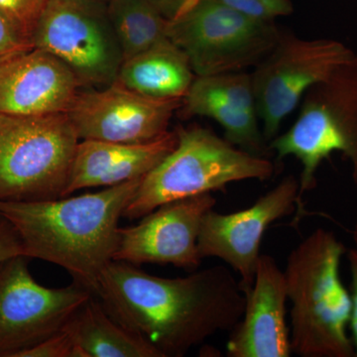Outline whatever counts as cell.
<instances>
[{
	"mask_svg": "<svg viewBox=\"0 0 357 357\" xmlns=\"http://www.w3.org/2000/svg\"><path fill=\"white\" fill-rule=\"evenodd\" d=\"M95 296L107 314L163 357H183L243 318L245 294L227 267L162 278L123 261L109 263Z\"/></svg>",
	"mask_w": 357,
	"mask_h": 357,
	"instance_id": "6da1fadb",
	"label": "cell"
},
{
	"mask_svg": "<svg viewBox=\"0 0 357 357\" xmlns=\"http://www.w3.org/2000/svg\"><path fill=\"white\" fill-rule=\"evenodd\" d=\"M143 178L82 196L33 202L0 201L30 259L53 263L95 295L98 279L114 260L119 220Z\"/></svg>",
	"mask_w": 357,
	"mask_h": 357,
	"instance_id": "7a4b0ae2",
	"label": "cell"
},
{
	"mask_svg": "<svg viewBox=\"0 0 357 357\" xmlns=\"http://www.w3.org/2000/svg\"><path fill=\"white\" fill-rule=\"evenodd\" d=\"M344 244L318 229L291 251L286 264L291 351L301 357H354L347 333L351 292L340 278Z\"/></svg>",
	"mask_w": 357,
	"mask_h": 357,
	"instance_id": "3957f363",
	"label": "cell"
},
{
	"mask_svg": "<svg viewBox=\"0 0 357 357\" xmlns=\"http://www.w3.org/2000/svg\"><path fill=\"white\" fill-rule=\"evenodd\" d=\"M178 143L170 154L143 178L124 210L136 220L162 204L225 189L230 183L267 181L274 164L239 149L210 129L194 126L176 129Z\"/></svg>",
	"mask_w": 357,
	"mask_h": 357,
	"instance_id": "277c9868",
	"label": "cell"
},
{
	"mask_svg": "<svg viewBox=\"0 0 357 357\" xmlns=\"http://www.w3.org/2000/svg\"><path fill=\"white\" fill-rule=\"evenodd\" d=\"M79 142L67 112L0 114V201L63 198Z\"/></svg>",
	"mask_w": 357,
	"mask_h": 357,
	"instance_id": "5b68a950",
	"label": "cell"
},
{
	"mask_svg": "<svg viewBox=\"0 0 357 357\" xmlns=\"http://www.w3.org/2000/svg\"><path fill=\"white\" fill-rule=\"evenodd\" d=\"M277 161L294 156L302 165L295 222L307 215L304 195L317 185L325 160L340 152L357 162V57L328 81L316 84L302 100L300 114L288 131L271 140Z\"/></svg>",
	"mask_w": 357,
	"mask_h": 357,
	"instance_id": "8992f818",
	"label": "cell"
},
{
	"mask_svg": "<svg viewBox=\"0 0 357 357\" xmlns=\"http://www.w3.org/2000/svg\"><path fill=\"white\" fill-rule=\"evenodd\" d=\"M274 21L255 20L218 0H198L167 35L188 59L196 76L241 72L257 66L280 38Z\"/></svg>",
	"mask_w": 357,
	"mask_h": 357,
	"instance_id": "52a82bcc",
	"label": "cell"
},
{
	"mask_svg": "<svg viewBox=\"0 0 357 357\" xmlns=\"http://www.w3.org/2000/svg\"><path fill=\"white\" fill-rule=\"evenodd\" d=\"M31 42L33 48L62 61L81 88L112 86L123 63L107 2L102 0H49Z\"/></svg>",
	"mask_w": 357,
	"mask_h": 357,
	"instance_id": "ba28073f",
	"label": "cell"
},
{
	"mask_svg": "<svg viewBox=\"0 0 357 357\" xmlns=\"http://www.w3.org/2000/svg\"><path fill=\"white\" fill-rule=\"evenodd\" d=\"M356 57L357 53L342 42L302 39L282 32L251 75L265 139L276 137L282 122L312 86L328 81Z\"/></svg>",
	"mask_w": 357,
	"mask_h": 357,
	"instance_id": "9c48e42d",
	"label": "cell"
},
{
	"mask_svg": "<svg viewBox=\"0 0 357 357\" xmlns=\"http://www.w3.org/2000/svg\"><path fill=\"white\" fill-rule=\"evenodd\" d=\"M29 260L17 255L0 263V357H14L61 332L93 295L75 281L63 288L40 285Z\"/></svg>",
	"mask_w": 357,
	"mask_h": 357,
	"instance_id": "30bf717a",
	"label": "cell"
},
{
	"mask_svg": "<svg viewBox=\"0 0 357 357\" xmlns=\"http://www.w3.org/2000/svg\"><path fill=\"white\" fill-rule=\"evenodd\" d=\"M299 180L284 178L271 191L260 197L255 204L236 213L204 215L198 238L202 259L220 258L241 276L239 285L248 295L255 282L260 257V245L271 223L296 211Z\"/></svg>",
	"mask_w": 357,
	"mask_h": 357,
	"instance_id": "8fae6325",
	"label": "cell"
},
{
	"mask_svg": "<svg viewBox=\"0 0 357 357\" xmlns=\"http://www.w3.org/2000/svg\"><path fill=\"white\" fill-rule=\"evenodd\" d=\"M182 102L141 95L114 83L79 89L67 114L79 140L145 143L168 132Z\"/></svg>",
	"mask_w": 357,
	"mask_h": 357,
	"instance_id": "7c38bea8",
	"label": "cell"
},
{
	"mask_svg": "<svg viewBox=\"0 0 357 357\" xmlns=\"http://www.w3.org/2000/svg\"><path fill=\"white\" fill-rule=\"evenodd\" d=\"M215 204L211 192L178 199L162 204L141 218L138 225L119 227L114 261L137 266L144 263L172 264L196 271L203 260L198 249L202 220Z\"/></svg>",
	"mask_w": 357,
	"mask_h": 357,
	"instance_id": "4fadbf2b",
	"label": "cell"
},
{
	"mask_svg": "<svg viewBox=\"0 0 357 357\" xmlns=\"http://www.w3.org/2000/svg\"><path fill=\"white\" fill-rule=\"evenodd\" d=\"M245 297L243 318L230 332L227 356H290L285 274L272 256L260 255L255 282Z\"/></svg>",
	"mask_w": 357,
	"mask_h": 357,
	"instance_id": "5bb4252c",
	"label": "cell"
},
{
	"mask_svg": "<svg viewBox=\"0 0 357 357\" xmlns=\"http://www.w3.org/2000/svg\"><path fill=\"white\" fill-rule=\"evenodd\" d=\"M79 89L72 70L40 49L31 48L0 61V114L67 112Z\"/></svg>",
	"mask_w": 357,
	"mask_h": 357,
	"instance_id": "9a60e30c",
	"label": "cell"
},
{
	"mask_svg": "<svg viewBox=\"0 0 357 357\" xmlns=\"http://www.w3.org/2000/svg\"><path fill=\"white\" fill-rule=\"evenodd\" d=\"M181 107L185 117L217 121L225 130V139L249 154L267 158L272 152L259 128L251 75L243 70L196 76Z\"/></svg>",
	"mask_w": 357,
	"mask_h": 357,
	"instance_id": "2e32d148",
	"label": "cell"
},
{
	"mask_svg": "<svg viewBox=\"0 0 357 357\" xmlns=\"http://www.w3.org/2000/svg\"><path fill=\"white\" fill-rule=\"evenodd\" d=\"M177 143L176 130L145 143L79 140L64 197L86 188L114 187L144 178L173 151Z\"/></svg>",
	"mask_w": 357,
	"mask_h": 357,
	"instance_id": "e0dca14e",
	"label": "cell"
},
{
	"mask_svg": "<svg viewBox=\"0 0 357 357\" xmlns=\"http://www.w3.org/2000/svg\"><path fill=\"white\" fill-rule=\"evenodd\" d=\"M195 77L184 52L167 38L123 61L115 84L151 98L183 100Z\"/></svg>",
	"mask_w": 357,
	"mask_h": 357,
	"instance_id": "ac0fdd59",
	"label": "cell"
},
{
	"mask_svg": "<svg viewBox=\"0 0 357 357\" xmlns=\"http://www.w3.org/2000/svg\"><path fill=\"white\" fill-rule=\"evenodd\" d=\"M62 331L86 357H163L146 340L114 321L95 295L72 314Z\"/></svg>",
	"mask_w": 357,
	"mask_h": 357,
	"instance_id": "d6986e66",
	"label": "cell"
},
{
	"mask_svg": "<svg viewBox=\"0 0 357 357\" xmlns=\"http://www.w3.org/2000/svg\"><path fill=\"white\" fill-rule=\"evenodd\" d=\"M107 10L123 61L168 38V21L143 0H109Z\"/></svg>",
	"mask_w": 357,
	"mask_h": 357,
	"instance_id": "ffe728a7",
	"label": "cell"
},
{
	"mask_svg": "<svg viewBox=\"0 0 357 357\" xmlns=\"http://www.w3.org/2000/svg\"><path fill=\"white\" fill-rule=\"evenodd\" d=\"M225 6L255 20L274 21L293 13L291 0H218Z\"/></svg>",
	"mask_w": 357,
	"mask_h": 357,
	"instance_id": "44dd1931",
	"label": "cell"
},
{
	"mask_svg": "<svg viewBox=\"0 0 357 357\" xmlns=\"http://www.w3.org/2000/svg\"><path fill=\"white\" fill-rule=\"evenodd\" d=\"M49 0H0V11L31 40L33 30Z\"/></svg>",
	"mask_w": 357,
	"mask_h": 357,
	"instance_id": "7402d4cb",
	"label": "cell"
},
{
	"mask_svg": "<svg viewBox=\"0 0 357 357\" xmlns=\"http://www.w3.org/2000/svg\"><path fill=\"white\" fill-rule=\"evenodd\" d=\"M31 48V40L0 11V61Z\"/></svg>",
	"mask_w": 357,
	"mask_h": 357,
	"instance_id": "603a6c76",
	"label": "cell"
},
{
	"mask_svg": "<svg viewBox=\"0 0 357 357\" xmlns=\"http://www.w3.org/2000/svg\"><path fill=\"white\" fill-rule=\"evenodd\" d=\"M74 349L68 333L61 331L34 347L18 352L14 357H73Z\"/></svg>",
	"mask_w": 357,
	"mask_h": 357,
	"instance_id": "cb8c5ba5",
	"label": "cell"
},
{
	"mask_svg": "<svg viewBox=\"0 0 357 357\" xmlns=\"http://www.w3.org/2000/svg\"><path fill=\"white\" fill-rule=\"evenodd\" d=\"M23 255L22 244L13 225L0 215V263Z\"/></svg>",
	"mask_w": 357,
	"mask_h": 357,
	"instance_id": "d4e9b609",
	"label": "cell"
},
{
	"mask_svg": "<svg viewBox=\"0 0 357 357\" xmlns=\"http://www.w3.org/2000/svg\"><path fill=\"white\" fill-rule=\"evenodd\" d=\"M168 22L177 20L187 13L198 0H143Z\"/></svg>",
	"mask_w": 357,
	"mask_h": 357,
	"instance_id": "484cf974",
	"label": "cell"
},
{
	"mask_svg": "<svg viewBox=\"0 0 357 357\" xmlns=\"http://www.w3.org/2000/svg\"><path fill=\"white\" fill-rule=\"evenodd\" d=\"M347 260H349V270L351 276V319L349 328L351 330L352 344L354 352L357 357V249L356 248L347 251Z\"/></svg>",
	"mask_w": 357,
	"mask_h": 357,
	"instance_id": "4316f807",
	"label": "cell"
},
{
	"mask_svg": "<svg viewBox=\"0 0 357 357\" xmlns=\"http://www.w3.org/2000/svg\"><path fill=\"white\" fill-rule=\"evenodd\" d=\"M352 178L357 185V162L352 165ZM352 238H354V248L357 249V218L356 225H354V231H352Z\"/></svg>",
	"mask_w": 357,
	"mask_h": 357,
	"instance_id": "83f0119b",
	"label": "cell"
},
{
	"mask_svg": "<svg viewBox=\"0 0 357 357\" xmlns=\"http://www.w3.org/2000/svg\"><path fill=\"white\" fill-rule=\"evenodd\" d=\"M102 1L107 2V1H109V0H102Z\"/></svg>",
	"mask_w": 357,
	"mask_h": 357,
	"instance_id": "f1b7e54d",
	"label": "cell"
}]
</instances>
